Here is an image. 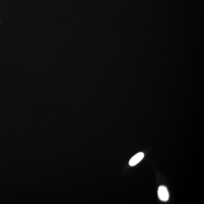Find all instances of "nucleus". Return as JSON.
Wrapping results in <instances>:
<instances>
[{"label":"nucleus","instance_id":"f257e3e1","mask_svg":"<svg viewBox=\"0 0 204 204\" xmlns=\"http://www.w3.org/2000/svg\"><path fill=\"white\" fill-rule=\"evenodd\" d=\"M159 198L163 202H166L169 200V194L166 187L161 186L159 187L158 189Z\"/></svg>","mask_w":204,"mask_h":204},{"label":"nucleus","instance_id":"f03ea898","mask_svg":"<svg viewBox=\"0 0 204 204\" xmlns=\"http://www.w3.org/2000/svg\"><path fill=\"white\" fill-rule=\"evenodd\" d=\"M144 157V154L143 153L141 152L138 153L130 160L129 162V165L131 166H133L136 165L143 159Z\"/></svg>","mask_w":204,"mask_h":204}]
</instances>
